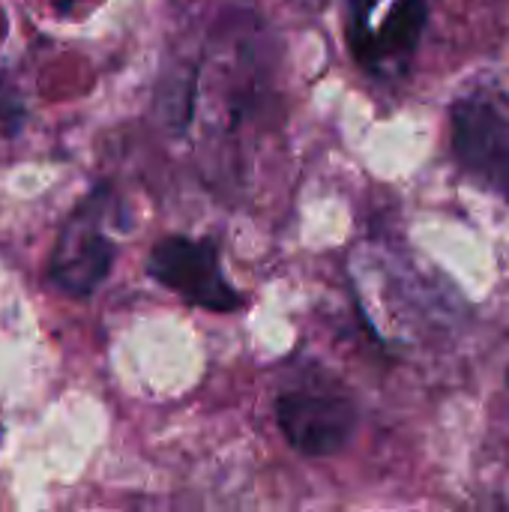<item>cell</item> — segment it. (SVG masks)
I'll return each instance as SVG.
<instances>
[{
  "instance_id": "1",
  "label": "cell",
  "mask_w": 509,
  "mask_h": 512,
  "mask_svg": "<svg viewBox=\"0 0 509 512\" xmlns=\"http://www.w3.org/2000/svg\"><path fill=\"white\" fill-rule=\"evenodd\" d=\"M273 411L285 441L306 459H330L342 453L360 429V405L354 393L318 363L288 375L276 393Z\"/></svg>"
},
{
  "instance_id": "2",
  "label": "cell",
  "mask_w": 509,
  "mask_h": 512,
  "mask_svg": "<svg viewBox=\"0 0 509 512\" xmlns=\"http://www.w3.org/2000/svg\"><path fill=\"white\" fill-rule=\"evenodd\" d=\"M429 24V0H345V39L378 81L408 72Z\"/></svg>"
},
{
  "instance_id": "3",
  "label": "cell",
  "mask_w": 509,
  "mask_h": 512,
  "mask_svg": "<svg viewBox=\"0 0 509 512\" xmlns=\"http://www.w3.org/2000/svg\"><path fill=\"white\" fill-rule=\"evenodd\" d=\"M453 156L465 177L509 204V93L477 84L453 102Z\"/></svg>"
},
{
  "instance_id": "4",
  "label": "cell",
  "mask_w": 509,
  "mask_h": 512,
  "mask_svg": "<svg viewBox=\"0 0 509 512\" xmlns=\"http://www.w3.org/2000/svg\"><path fill=\"white\" fill-rule=\"evenodd\" d=\"M114 222L117 198L108 186L93 189L69 213L48 264V276L60 291L72 297H90L108 279L117 258V243L111 237Z\"/></svg>"
},
{
  "instance_id": "5",
  "label": "cell",
  "mask_w": 509,
  "mask_h": 512,
  "mask_svg": "<svg viewBox=\"0 0 509 512\" xmlns=\"http://www.w3.org/2000/svg\"><path fill=\"white\" fill-rule=\"evenodd\" d=\"M147 273L162 288L174 291L186 303L207 312H240L246 297L228 282L222 270V255L213 240L171 234L150 249Z\"/></svg>"
}]
</instances>
